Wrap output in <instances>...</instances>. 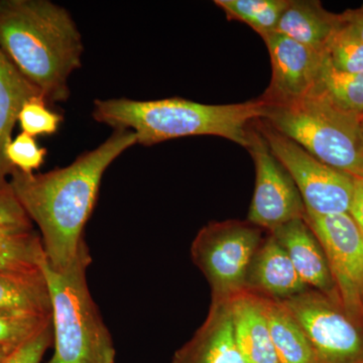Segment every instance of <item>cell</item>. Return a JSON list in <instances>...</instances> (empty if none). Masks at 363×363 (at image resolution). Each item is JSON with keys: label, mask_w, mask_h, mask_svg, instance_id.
<instances>
[{"label": "cell", "mask_w": 363, "mask_h": 363, "mask_svg": "<svg viewBox=\"0 0 363 363\" xmlns=\"http://www.w3.org/2000/svg\"><path fill=\"white\" fill-rule=\"evenodd\" d=\"M362 123H363V119H362Z\"/></svg>", "instance_id": "cell-33"}, {"label": "cell", "mask_w": 363, "mask_h": 363, "mask_svg": "<svg viewBox=\"0 0 363 363\" xmlns=\"http://www.w3.org/2000/svg\"><path fill=\"white\" fill-rule=\"evenodd\" d=\"M51 323V316L0 314V345L16 350Z\"/></svg>", "instance_id": "cell-25"}, {"label": "cell", "mask_w": 363, "mask_h": 363, "mask_svg": "<svg viewBox=\"0 0 363 363\" xmlns=\"http://www.w3.org/2000/svg\"><path fill=\"white\" fill-rule=\"evenodd\" d=\"M0 48L50 106L70 97L82 67V35L65 7L50 0H0Z\"/></svg>", "instance_id": "cell-2"}, {"label": "cell", "mask_w": 363, "mask_h": 363, "mask_svg": "<svg viewBox=\"0 0 363 363\" xmlns=\"http://www.w3.org/2000/svg\"><path fill=\"white\" fill-rule=\"evenodd\" d=\"M306 221L323 247L339 300L363 324V234L350 213L317 216Z\"/></svg>", "instance_id": "cell-10"}, {"label": "cell", "mask_w": 363, "mask_h": 363, "mask_svg": "<svg viewBox=\"0 0 363 363\" xmlns=\"http://www.w3.org/2000/svg\"><path fill=\"white\" fill-rule=\"evenodd\" d=\"M45 260L42 238L33 227H0V272H42Z\"/></svg>", "instance_id": "cell-20"}, {"label": "cell", "mask_w": 363, "mask_h": 363, "mask_svg": "<svg viewBox=\"0 0 363 363\" xmlns=\"http://www.w3.org/2000/svg\"><path fill=\"white\" fill-rule=\"evenodd\" d=\"M231 302L211 300L204 323L176 351L172 363H247L236 342Z\"/></svg>", "instance_id": "cell-12"}, {"label": "cell", "mask_w": 363, "mask_h": 363, "mask_svg": "<svg viewBox=\"0 0 363 363\" xmlns=\"http://www.w3.org/2000/svg\"><path fill=\"white\" fill-rule=\"evenodd\" d=\"M262 121L328 166L363 177L362 121L319 88L286 104H267Z\"/></svg>", "instance_id": "cell-5"}, {"label": "cell", "mask_w": 363, "mask_h": 363, "mask_svg": "<svg viewBox=\"0 0 363 363\" xmlns=\"http://www.w3.org/2000/svg\"><path fill=\"white\" fill-rule=\"evenodd\" d=\"M262 98L242 104L210 105L180 97L140 100L96 99L92 117L113 130H128L136 145L150 147L174 138L214 135L247 149L252 124L266 116Z\"/></svg>", "instance_id": "cell-3"}, {"label": "cell", "mask_w": 363, "mask_h": 363, "mask_svg": "<svg viewBox=\"0 0 363 363\" xmlns=\"http://www.w3.org/2000/svg\"><path fill=\"white\" fill-rule=\"evenodd\" d=\"M236 342L247 363H281L267 323L264 300L243 291L233 298Z\"/></svg>", "instance_id": "cell-15"}, {"label": "cell", "mask_w": 363, "mask_h": 363, "mask_svg": "<svg viewBox=\"0 0 363 363\" xmlns=\"http://www.w3.org/2000/svg\"><path fill=\"white\" fill-rule=\"evenodd\" d=\"M308 289L288 253L271 233H267L250 264L245 291L284 302Z\"/></svg>", "instance_id": "cell-14"}, {"label": "cell", "mask_w": 363, "mask_h": 363, "mask_svg": "<svg viewBox=\"0 0 363 363\" xmlns=\"http://www.w3.org/2000/svg\"><path fill=\"white\" fill-rule=\"evenodd\" d=\"M0 227H33L6 177L0 176Z\"/></svg>", "instance_id": "cell-27"}, {"label": "cell", "mask_w": 363, "mask_h": 363, "mask_svg": "<svg viewBox=\"0 0 363 363\" xmlns=\"http://www.w3.org/2000/svg\"><path fill=\"white\" fill-rule=\"evenodd\" d=\"M281 303L302 327L318 363H363V324L337 301L308 289Z\"/></svg>", "instance_id": "cell-8"}, {"label": "cell", "mask_w": 363, "mask_h": 363, "mask_svg": "<svg viewBox=\"0 0 363 363\" xmlns=\"http://www.w3.org/2000/svg\"><path fill=\"white\" fill-rule=\"evenodd\" d=\"M271 234L288 253L308 288L340 303L323 247L305 218L288 222Z\"/></svg>", "instance_id": "cell-13"}, {"label": "cell", "mask_w": 363, "mask_h": 363, "mask_svg": "<svg viewBox=\"0 0 363 363\" xmlns=\"http://www.w3.org/2000/svg\"><path fill=\"white\" fill-rule=\"evenodd\" d=\"M264 231L250 222H209L200 229L191 257L211 288L212 300H233L245 291L248 271Z\"/></svg>", "instance_id": "cell-6"}, {"label": "cell", "mask_w": 363, "mask_h": 363, "mask_svg": "<svg viewBox=\"0 0 363 363\" xmlns=\"http://www.w3.org/2000/svg\"><path fill=\"white\" fill-rule=\"evenodd\" d=\"M255 126L292 177L308 214L330 216L350 213L354 178L328 166L262 119Z\"/></svg>", "instance_id": "cell-7"}, {"label": "cell", "mask_w": 363, "mask_h": 363, "mask_svg": "<svg viewBox=\"0 0 363 363\" xmlns=\"http://www.w3.org/2000/svg\"><path fill=\"white\" fill-rule=\"evenodd\" d=\"M346 18L363 42V6L355 11H345Z\"/></svg>", "instance_id": "cell-30"}, {"label": "cell", "mask_w": 363, "mask_h": 363, "mask_svg": "<svg viewBox=\"0 0 363 363\" xmlns=\"http://www.w3.org/2000/svg\"><path fill=\"white\" fill-rule=\"evenodd\" d=\"M0 314L52 317L44 272H0Z\"/></svg>", "instance_id": "cell-18"}, {"label": "cell", "mask_w": 363, "mask_h": 363, "mask_svg": "<svg viewBox=\"0 0 363 363\" xmlns=\"http://www.w3.org/2000/svg\"><path fill=\"white\" fill-rule=\"evenodd\" d=\"M343 21V13H329L317 0H290L279 18L276 32L324 54L332 35Z\"/></svg>", "instance_id": "cell-16"}, {"label": "cell", "mask_w": 363, "mask_h": 363, "mask_svg": "<svg viewBox=\"0 0 363 363\" xmlns=\"http://www.w3.org/2000/svg\"><path fill=\"white\" fill-rule=\"evenodd\" d=\"M54 341L52 323L14 350L2 363H40Z\"/></svg>", "instance_id": "cell-28"}, {"label": "cell", "mask_w": 363, "mask_h": 363, "mask_svg": "<svg viewBox=\"0 0 363 363\" xmlns=\"http://www.w3.org/2000/svg\"><path fill=\"white\" fill-rule=\"evenodd\" d=\"M39 96L43 97L40 91L23 77L0 48V176L7 178L14 169L7 161L6 150L13 140L18 114L26 101Z\"/></svg>", "instance_id": "cell-17"}, {"label": "cell", "mask_w": 363, "mask_h": 363, "mask_svg": "<svg viewBox=\"0 0 363 363\" xmlns=\"http://www.w3.org/2000/svg\"><path fill=\"white\" fill-rule=\"evenodd\" d=\"M48 150L38 145L35 138L21 133L7 145L6 157L9 164L21 173L33 174L45 162Z\"/></svg>", "instance_id": "cell-26"}, {"label": "cell", "mask_w": 363, "mask_h": 363, "mask_svg": "<svg viewBox=\"0 0 363 363\" xmlns=\"http://www.w3.org/2000/svg\"><path fill=\"white\" fill-rule=\"evenodd\" d=\"M13 348L7 347V346L0 345V363L4 362L9 355L13 351Z\"/></svg>", "instance_id": "cell-31"}, {"label": "cell", "mask_w": 363, "mask_h": 363, "mask_svg": "<svg viewBox=\"0 0 363 363\" xmlns=\"http://www.w3.org/2000/svg\"><path fill=\"white\" fill-rule=\"evenodd\" d=\"M262 300L272 342L281 362L318 363L309 339L284 303L267 298Z\"/></svg>", "instance_id": "cell-19"}, {"label": "cell", "mask_w": 363, "mask_h": 363, "mask_svg": "<svg viewBox=\"0 0 363 363\" xmlns=\"http://www.w3.org/2000/svg\"><path fill=\"white\" fill-rule=\"evenodd\" d=\"M290 0H216L229 20L247 23L259 33L274 32Z\"/></svg>", "instance_id": "cell-22"}, {"label": "cell", "mask_w": 363, "mask_h": 363, "mask_svg": "<svg viewBox=\"0 0 363 363\" xmlns=\"http://www.w3.org/2000/svg\"><path fill=\"white\" fill-rule=\"evenodd\" d=\"M63 121V116L52 111L44 98L40 96L26 101L18 118L23 133L33 138L55 135L58 133Z\"/></svg>", "instance_id": "cell-24"}, {"label": "cell", "mask_w": 363, "mask_h": 363, "mask_svg": "<svg viewBox=\"0 0 363 363\" xmlns=\"http://www.w3.org/2000/svg\"><path fill=\"white\" fill-rule=\"evenodd\" d=\"M260 37L272 63L271 83L260 98L267 104H286L309 94L319 80L324 54L276 30Z\"/></svg>", "instance_id": "cell-11"}, {"label": "cell", "mask_w": 363, "mask_h": 363, "mask_svg": "<svg viewBox=\"0 0 363 363\" xmlns=\"http://www.w3.org/2000/svg\"><path fill=\"white\" fill-rule=\"evenodd\" d=\"M135 145V133L119 128L64 168L43 174L13 169L11 187L28 218L39 226L45 259L52 269H65L76 259L85 243L83 233L105 172Z\"/></svg>", "instance_id": "cell-1"}, {"label": "cell", "mask_w": 363, "mask_h": 363, "mask_svg": "<svg viewBox=\"0 0 363 363\" xmlns=\"http://www.w3.org/2000/svg\"><path fill=\"white\" fill-rule=\"evenodd\" d=\"M87 243L65 269H55L45 259L43 272L51 301L54 353L49 363H114L116 348L91 296Z\"/></svg>", "instance_id": "cell-4"}, {"label": "cell", "mask_w": 363, "mask_h": 363, "mask_svg": "<svg viewBox=\"0 0 363 363\" xmlns=\"http://www.w3.org/2000/svg\"><path fill=\"white\" fill-rule=\"evenodd\" d=\"M343 111L363 119V72L348 73L338 70L324 56L316 85Z\"/></svg>", "instance_id": "cell-21"}, {"label": "cell", "mask_w": 363, "mask_h": 363, "mask_svg": "<svg viewBox=\"0 0 363 363\" xmlns=\"http://www.w3.org/2000/svg\"><path fill=\"white\" fill-rule=\"evenodd\" d=\"M247 150L255 167V193L247 221L271 233L288 222L305 218L307 210L300 191L285 167L269 150L255 121Z\"/></svg>", "instance_id": "cell-9"}, {"label": "cell", "mask_w": 363, "mask_h": 363, "mask_svg": "<svg viewBox=\"0 0 363 363\" xmlns=\"http://www.w3.org/2000/svg\"><path fill=\"white\" fill-rule=\"evenodd\" d=\"M360 130H362V138L363 142V123H362V128H360Z\"/></svg>", "instance_id": "cell-32"}, {"label": "cell", "mask_w": 363, "mask_h": 363, "mask_svg": "<svg viewBox=\"0 0 363 363\" xmlns=\"http://www.w3.org/2000/svg\"><path fill=\"white\" fill-rule=\"evenodd\" d=\"M344 14V21L332 35L324 56L332 66L348 73L363 72V42Z\"/></svg>", "instance_id": "cell-23"}, {"label": "cell", "mask_w": 363, "mask_h": 363, "mask_svg": "<svg viewBox=\"0 0 363 363\" xmlns=\"http://www.w3.org/2000/svg\"><path fill=\"white\" fill-rule=\"evenodd\" d=\"M350 215L363 234V177L354 178Z\"/></svg>", "instance_id": "cell-29"}]
</instances>
